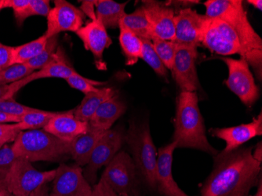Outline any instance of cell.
Here are the masks:
<instances>
[{
    "mask_svg": "<svg viewBox=\"0 0 262 196\" xmlns=\"http://www.w3.org/2000/svg\"><path fill=\"white\" fill-rule=\"evenodd\" d=\"M253 147L213 156L211 173L202 187L201 196H247L261 178V163L253 157Z\"/></svg>",
    "mask_w": 262,
    "mask_h": 196,
    "instance_id": "cell-1",
    "label": "cell"
},
{
    "mask_svg": "<svg viewBox=\"0 0 262 196\" xmlns=\"http://www.w3.org/2000/svg\"><path fill=\"white\" fill-rule=\"evenodd\" d=\"M173 141L178 148H192L215 156L217 149L209 143L206 135L204 118L199 107L197 92H183L178 96L173 121Z\"/></svg>",
    "mask_w": 262,
    "mask_h": 196,
    "instance_id": "cell-2",
    "label": "cell"
},
{
    "mask_svg": "<svg viewBox=\"0 0 262 196\" xmlns=\"http://www.w3.org/2000/svg\"><path fill=\"white\" fill-rule=\"evenodd\" d=\"M17 158L30 163L59 162L71 157L70 144L41 129L20 131L11 146Z\"/></svg>",
    "mask_w": 262,
    "mask_h": 196,
    "instance_id": "cell-3",
    "label": "cell"
},
{
    "mask_svg": "<svg viewBox=\"0 0 262 196\" xmlns=\"http://www.w3.org/2000/svg\"><path fill=\"white\" fill-rule=\"evenodd\" d=\"M232 26L241 44V58L251 66L259 81L262 78V40L249 21L242 0H232L227 11L220 17Z\"/></svg>",
    "mask_w": 262,
    "mask_h": 196,
    "instance_id": "cell-4",
    "label": "cell"
},
{
    "mask_svg": "<svg viewBox=\"0 0 262 196\" xmlns=\"http://www.w3.org/2000/svg\"><path fill=\"white\" fill-rule=\"evenodd\" d=\"M124 141L132 151V159L138 172L148 188L151 191H157V151L148 122L137 123L135 121H129Z\"/></svg>",
    "mask_w": 262,
    "mask_h": 196,
    "instance_id": "cell-5",
    "label": "cell"
},
{
    "mask_svg": "<svg viewBox=\"0 0 262 196\" xmlns=\"http://www.w3.org/2000/svg\"><path fill=\"white\" fill-rule=\"evenodd\" d=\"M101 179L119 196H139L138 169L128 153L120 151L106 166Z\"/></svg>",
    "mask_w": 262,
    "mask_h": 196,
    "instance_id": "cell-6",
    "label": "cell"
},
{
    "mask_svg": "<svg viewBox=\"0 0 262 196\" xmlns=\"http://www.w3.org/2000/svg\"><path fill=\"white\" fill-rule=\"evenodd\" d=\"M55 175L56 169L39 171L26 159L17 158L5 181L13 195L24 196L53 181Z\"/></svg>",
    "mask_w": 262,
    "mask_h": 196,
    "instance_id": "cell-7",
    "label": "cell"
},
{
    "mask_svg": "<svg viewBox=\"0 0 262 196\" xmlns=\"http://www.w3.org/2000/svg\"><path fill=\"white\" fill-rule=\"evenodd\" d=\"M217 58L225 63L229 69V77L225 81L228 88L247 107H251L259 98V89L247 60L228 57Z\"/></svg>",
    "mask_w": 262,
    "mask_h": 196,
    "instance_id": "cell-8",
    "label": "cell"
},
{
    "mask_svg": "<svg viewBox=\"0 0 262 196\" xmlns=\"http://www.w3.org/2000/svg\"><path fill=\"white\" fill-rule=\"evenodd\" d=\"M201 44L210 52L221 57L241 55V44L235 31L227 21L222 18L208 19Z\"/></svg>",
    "mask_w": 262,
    "mask_h": 196,
    "instance_id": "cell-9",
    "label": "cell"
},
{
    "mask_svg": "<svg viewBox=\"0 0 262 196\" xmlns=\"http://www.w3.org/2000/svg\"><path fill=\"white\" fill-rule=\"evenodd\" d=\"M124 135L120 129H110L105 131L91 153L89 163L86 166L83 175L90 185H95L98 171L111 162L120 151Z\"/></svg>",
    "mask_w": 262,
    "mask_h": 196,
    "instance_id": "cell-10",
    "label": "cell"
},
{
    "mask_svg": "<svg viewBox=\"0 0 262 196\" xmlns=\"http://www.w3.org/2000/svg\"><path fill=\"white\" fill-rule=\"evenodd\" d=\"M84 13L66 0H55L54 7L47 15V29L44 35L48 39L62 32L76 33L83 26Z\"/></svg>",
    "mask_w": 262,
    "mask_h": 196,
    "instance_id": "cell-11",
    "label": "cell"
},
{
    "mask_svg": "<svg viewBox=\"0 0 262 196\" xmlns=\"http://www.w3.org/2000/svg\"><path fill=\"white\" fill-rule=\"evenodd\" d=\"M208 17L200 14L190 7L182 9L175 14L174 42L178 46L197 48L201 45L202 37Z\"/></svg>",
    "mask_w": 262,
    "mask_h": 196,
    "instance_id": "cell-12",
    "label": "cell"
},
{
    "mask_svg": "<svg viewBox=\"0 0 262 196\" xmlns=\"http://www.w3.org/2000/svg\"><path fill=\"white\" fill-rule=\"evenodd\" d=\"M91 191L81 166L61 164L56 169L50 196H90Z\"/></svg>",
    "mask_w": 262,
    "mask_h": 196,
    "instance_id": "cell-13",
    "label": "cell"
},
{
    "mask_svg": "<svg viewBox=\"0 0 262 196\" xmlns=\"http://www.w3.org/2000/svg\"><path fill=\"white\" fill-rule=\"evenodd\" d=\"M197 57V48L178 46L171 72L183 92H197L201 89L195 66Z\"/></svg>",
    "mask_w": 262,
    "mask_h": 196,
    "instance_id": "cell-14",
    "label": "cell"
},
{
    "mask_svg": "<svg viewBox=\"0 0 262 196\" xmlns=\"http://www.w3.org/2000/svg\"><path fill=\"white\" fill-rule=\"evenodd\" d=\"M141 7L151 27L152 39L174 41V9L166 3L154 0L143 1Z\"/></svg>",
    "mask_w": 262,
    "mask_h": 196,
    "instance_id": "cell-15",
    "label": "cell"
},
{
    "mask_svg": "<svg viewBox=\"0 0 262 196\" xmlns=\"http://www.w3.org/2000/svg\"><path fill=\"white\" fill-rule=\"evenodd\" d=\"M76 34L82 40L86 51L92 53L97 68L98 69H105L103 54L104 50L108 48L113 42L101 20L98 17L91 20L86 26H82Z\"/></svg>",
    "mask_w": 262,
    "mask_h": 196,
    "instance_id": "cell-16",
    "label": "cell"
},
{
    "mask_svg": "<svg viewBox=\"0 0 262 196\" xmlns=\"http://www.w3.org/2000/svg\"><path fill=\"white\" fill-rule=\"evenodd\" d=\"M212 136L223 140L226 146L223 153H229L241 148L247 141L262 135V115L254 118L252 122L232 127L211 128Z\"/></svg>",
    "mask_w": 262,
    "mask_h": 196,
    "instance_id": "cell-17",
    "label": "cell"
},
{
    "mask_svg": "<svg viewBox=\"0 0 262 196\" xmlns=\"http://www.w3.org/2000/svg\"><path fill=\"white\" fill-rule=\"evenodd\" d=\"M178 144L172 141L163 146L157 153V191L162 196H189L185 194L175 182L172 173L173 155Z\"/></svg>",
    "mask_w": 262,
    "mask_h": 196,
    "instance_id": "cell-18",
    "label": "cell"
},
{
    "mask_svg": "<svg viewBox=\"0 0 262 196\" xmlns=\"http://www.w3.org/2000/svg\"><path fill=\"white\" fill-rule=\"evenodd\" d=\"M88 129L89 122L76 119L73 115V110L59 113L43 128L46 132L69 144L85 134Z\"/></svg>",
    "mask_w": 262,
    "mask_h": 196,
    "instance_id": "cell-19",
    "label": "cell"
},
{
    "mask_svg": "<svg viewBox=\"0 0 262 196\" xmlns=\"http://www.w3.org/2000/svg\"><path fill=\"white\" fill-rule=\"evenodd\" d=\"M78 72L75 70L73 66L64 54L61 47H57V52L54 59L49 64L44 66L42 69L35 71L27 77L24 78L26 84L37 79H47V78H59V79H67L72 77Z\"/></svg>",
    "mask_w": 262,
    "mask_h": 196,
    "instance_id": "cell-20",
    "label": "cell"
},
{
    "mask_svg": "<svg viewBox=\"0 0 262 196\" xmlns=\"http://www.w3.org/2000/svg\"><path fill=\"white\" fill-rule=\"evenodd\" d=\"M126 110V106L116 94L101 104L90 120L89 125L100 130H108Z\"/></svg>",
    "mask_w": 262,
    "mask_h": 196,
    "instance_id": "cell-21",
    "label": "cell"
},
{
    "mask_svg": "<svg viewBox=\"0 0 262 196\" xmlns=\"http://www.w3.org/2000/svg\"><path fill=\"white\" fill-rule=\"evenodd\" d=\"M105 131L100 130L90 126L85 134L76 138L70 143V155L76 165L86 166L89 163L93 150Z\"/></svg>",
    "mask_w": 262,
    "mask_h": 196,
    "instance_id": "cell-22",
    "label": "cell"
},
{
    "mask_svg": "<svg viewBox=\"0 0 262 196\" xmlns=\"http://www.w3.org/2000/svg\"><path fill=\"white\" fill-rule=\"evenodd\" d=\"M116 94V91L110 88H102L98 92L86 94L80 104L73 109V115L79 120L89 122L101 104Z\"/></svg>",
    "mask_w": 262,
    "mask_h": 196,
    "instance_id": "cell-23",
    "label": "cell"
},
{
    "mask_svg": "<svg viewBox=\"0 0 262 196\" xmlns=\"http://www.w3.org/2000/svg\"><path fill=\"white\" fill-rule=\"evenodd\" d=\"M126 3H117L113 0H95L96 16L101 20L105 29H117L124 15Z\"/></svg>",
    "mask_w": 262,
    "mask_h": 196,
    "instance_id": "cell-24",
    "label": "cell"
},
{
    "mask_svg": "<svg viewBox=\"0 0 262 196\" xmlns=\"http://www.w3.org/2000/svg\"><path fill=\"white\" fill-rule=\"evenodd\" d=\"M120 40L122 51L126 58V66H135L141 59L143 42L138 36L124 26L120 25Z\"/></svg>",
    "mask_w": 262,
    "mask_h": 196,
    "instance_id": "cell-25",
    "label": "cell"
},
{
    "mask_svg": "<svg viewBox=\"0 0 262 196\" xmlns=\"http://www.w3.org/2000/svg\"><path fill=\"white\" fill-rule=\"evenodd\" d=\"M120 25L129 29L141 40L151 41L152 39L151 27L141 6L138 7L133 13L130 14L126 13L122 17Z\"/></svg>",
    "mask_w": 262,
    "mask_h": 196,
    "instance_id": "cell-26",
    "label": "cell"
},
{
    "mask_svg": "<svg viewBox=\"0 0 262 196\" xmlns=\"http://www.w3.org/2000/svg\"><path fill=\"white\" fill-rule=\"evenodd\" d=\"M48 38L42 35L38 39L23 45L14 47L12 53L11 66L15 64H26L29 60L37 57L47 46Z\"/></svg>",
    "mask_w": 262,
    "mask_h": 196,
    "instance_id": "cell-27",
    "label": "cell"
},
{
    "mask_svg": "<svg viewBox=\"0 0 262 196\" xmlns=\"http://www.w3.org/2000/svg\"><path fill=\"white\" fill-rule=\"evenodd\" d=\"M58 113L37 109L35 111L22 116L20 122L16 123V126L20 131L33 130L39 129V128H44L50 120Z\"/></svg>",
    "mask_w": 262,
    "mask_h": 196,
    "instance_id": "cell-28",
    "label": "cell"
},
{
    "mask_svg": "<svg viewBox=\"0 0 262 196\" xmlns=\"http://www.w3.org/2000/svg\"><path fill=\"white\" fill-rule=\"evenodd\" d=\"M155 51L160 57L167 70H172L175 55L178 50V44L174 41L163 40L153 38L151 39Z\"/></svg>",
    "mask_w": 262,
    "mask_h": 196,
    "instance_id": "cell-29",
    "label": "cell"
},
{
    "mask_svg": "<svg viewBox=\"0 0 262 196\" xmlns=\"http://www.w3.org/2000/svg\"><path fill=\"white\" fill-rule=\"evenodd\" d=\"M142 51H141V59L146 62L152 70L156 72V74L161 76L163 79H167L168 70L165 67L160 57L157 55L153 47L151 40H142Z\"/></svg>",
    "mask_w": 262,
    "mask_h": 196,
    "instance_id": "cell-30",
    "label": "cell"
},
{
    "mask_svg": "<svg viewBox=\"0 0 262 196\" xmlns=\"http://www.w3.org/2000/svg\"><path fill=\"white\" fill-rule=\"evenodd\" d=\"M57 40H58V35H54L48 39L47 46L43 51L37 57L32 59L25 64L35 72V71L42 69L47 64H49L54 59V55L57 52V47H58V41Z\"/></svg>",
    "mask_w": 262,
    "mask_h": 196,
    "instance_id": "cell-31",
    "label": "cell"
},
{
    "mask_svg": "<svg viewBox=\"0 0 262 196\" xmlns=\"http://www.w3.org/2000/svg\"><path fill=\"white\" fill-rule=\"evenodd\" d=\"M34 72L25 64H15L0 72V85L11 84L27 77Z\"/></svg>",
    "mask_w": 262,
    "mask_h": 196,
    "instance_id": "cell-32",
    "label": "cell"
},
{
    "mask_svg": "<svg viewBox=\"0 0 262 196\" xmlns=\"http://www.w3.org/2000/svg\"><path fill=\"white\" fill-rule=\"evenodd\" d=\"M66 81H67L68 84L70 85L71 88L83 93L85 95L90 94V93L98 92L100 89L97 86L105 85L106 84V82H98V81L92 80V79L83 77V76H80L79 73L69 78V79H66Z\"/></svg>",
    "mask_w": 262,
    "mask_h": 196,
    "instance_id": "cell-33",
    "label": "cell"
},
{
    "mask_svg": "<svg viewBox=\"0 0 262 196\" xmlns=\"http://www.w3.org/2000/svg\"><path fill=\"white\" fill-rule=\"evenodd\" d=\"M16 159L11 147L5 144L0 148V181H5Z\"/></svg>",
    "mask_w": 262,
    "mask_h": 196,
    "instance_id": "cell-34",
    "label": "cell"
},
{
    "mask_svg": "<svg viewBox=\"0 0 262 196\" xmlns=\"http://www.w3.org/2000/svg\"><path fill=\"white\" fill-rule=\"evenodd\" d=\"M232 4V0H207L204 3L206 14L210 19L220 18L227 11Z\"/></svg>",
    "mask_w": 262,
    "mask_h": 196,
    "instance_id": "cell-35",
    "label": "cell"
},
{
    "mask_svg": "<svg viewBox=\"0 0 262 196\" xmlns=\"http://www.w3.org/2000/svg\"><path fill=\"white\" fill-rule=\"evenodd\" d=\"M35 110H37V108L23 105L20 103H17L14 99L0 101V112L6 114L11 115V116L21 117L24 115L32 113Z\"/></svg>",
    "mask_w": 262,
    "mask_h": 196,
    "instance_id": "cell-36",
    "label": "cell"
},
{
    "mask_svg": "<svg viewBox=\"0 0 262 196\" xmlns=\"http://www.w3.org/2000/svg\"><path fill=\"white\" fill-rule=\"evenodd\" d=\"M51 7L48 0H30L27 10V18L31 16L47 17Z\"/></svg>",
    "mask_w": 262,
    "mask_h": 196,
    "instance_id": "cell-37",
    "label": "cell"
},
{
    "mask_svg": "<svg viewBox=\"0 0 262 196\" xmlns=\"http://www.w3.org/2000/svg\"><path fill=\"white\" fill-rule=\"evenodd\" d=\"M20 131L14 124H0V145L14 142Z\"/></svg>",
    "mask_w": 262,
    "mask_h": 196,
    "instance_id": "cell-38",
    "label": "cell"
},
{
    "mask_svg": "<svg viewBox=\"0 0 262 196\" xmlns=\"http://www.w3.org/2000/svg\"><path fill=\"white\" fill-rule=\"evenodd\" d=\"M25 85L26 83L24 79L11 84L0 85V101L13 99V97Z\"/></svg>",
    "mask_w": 262,
    "mask_h": 196,
    "instance_id": "cell-39",
    "label": "cell"
},
{
    "mask_svg": "<svg viewBox=\"0 0 262 196\" xmlns=\"http://www.w3.org/2000/svg\"><path fill=\"white\" fill-rule=\"evenodd\" d=\"M13 48L0 42V72L11 66Z\"/></svg>",
    "mask_w": 262,
    "mask_h": 196,
    "instance_id": "cell-40",
    "label": "cell"
},
{
    "mask_svg": "<svg viewBox=\"0 0 262 196\" xmlns=\"http://www.w3.org/2000/svg\"><path fill=\"white\" fill-rule=\"evenodd\" d=\"M90 196H119L103 179L93 186Z\"/></svg>",
    "mask_w": 262,
    "mask_h": 196,
    "instance_id": "cell-41",
    "label": "cell"
},
{
    "mask_svg": "<svg viewBox=\"0 0 262 196\" xmlns=\"http://www.w3.org/2000/svg\"><path fill=\"white\" fill-rule=\"evenodd\" d=\"M80 10L85 15L89 16L91 20L96 18V14L94 13V1H82Z\"/></svg>",
    "mask_w": 262,
    "mask_h": 196,
    "instance_id": "cell-42",
    "label": "cell"
},
{
    "mask_svg": "<svg viewBox=\"0 0 262 196\" xmlns=\"http://www.w3.org/2000/svg\"><path fill=\"white\" fill-rule=\"evenodd\" d=\"M20 117L19 116H11V115L6 114V113L0 112V124H7L10 122L17 123L20 122Z\"/></svg>",
    "mask_w": 262,
    "mask_h": 196,
    "instance_id": "cell-43",
    "label": "cell"
},
{
    "mask_svg": "<svg viewBox=\"0 0 262 196\" xmlns=\"http://www.w3.org/2000/svg\"><path fill=\"white\" fill-rule=\"evenodd\" d=\"M24 196H50L49 188L47 187V185H44L38 188L37 190L34 191L33 192Z\"/></svg>",
    "mask_w": 262,
    "mask_h": 196,
    "instance_id": "cell-44",
    "label": "cell"
},
{
    "mask_svg": "<svg viewBox=\"0 0 262 196\" xmlns=\"http://www.w3.org/2000/svg\"><path fill=\"white\" fill-rule=\"evenodd\" d=\"M253 157L257 160V161L262 162V146L261 142H259L258 144H257L254 151H253Z\"/></svg>",
    "mask_w": 262,
    "mask_h": 196,
    "instance_id": "cell-45",
    "label": "cell"
},
{
    "mask_svg": "<svg viewBox=\"0 0 262 196\" xmlns=\"http://www.w3.org/2000/svg\"><path fill=\"white\" fill-rule=\"evenodd\" d=\"M0 196H14L9 191L6 181H0Z\"/></svg>",
    "mask_w": 262,
    "mask_h": 196,
    "instance_id": "cell-46",
    "label": "cell"
},
{
    "mask_svg": "<svg viewBox=\"0 0 262 196\" xmlns=\"http://www.w3.org/2000/svg\"><path fill=\"white\" fill-rule=\"evenodd\" d=\"M248 4L252 5L254 8L257 9V10H261L262 8V1L261 0H249L247 1Z\"/></svg>",
    "mask_w": 262,
    "mask_h": 196,
    "instance_id": "cell-47",
    "label": "cell"
},
{
    "mask_svg": "<svg viewBox=\"0 0 262 196\" xmlns=\"http://www.w3.org/2000/svg\"><path fill=\"white\" fill-rule=\"evenodd\" d=\"M251 196H262V179L261 178L259 180L258 184H257V190L254 195Z\"/></svg>",
    "mask_w": 262,
    "mask_h": 196,
    "instance_id": "cell-48",
    "label": "cell"
},
{
    "mask_svg": "<svg viewBox=\"0 0 262 196\" xmlns=\"http://www.w3.org/2000/svg\"><path fill=\"white\" fill-rule=\"evenodd\" d=\"M3 146L2 145H0V148H2Z\"/></svg>",
    "mask_w": 262,
    "mask_h": 196,
    "instance_id": "cell-49",
    "label": "cell"
}]
</instances>
